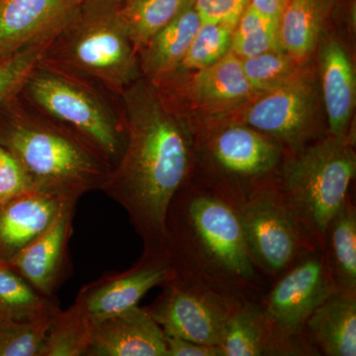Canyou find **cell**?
Returning a JSON list of instances; mask_svg holds the SVG:
<instances>
[{
    "mask_svg": "<svg viewBox=\"0 0 356 356\" xmlns=\"http://www.w3.org/2000/svg\"><path fill=\"white\" fill-rule=\"evenodd\" d=\"M278 49V22L245 7L232 33L229 51L245 60Z\"/></svg>",
    "mask_w": 356,
    "mask_h": 356,
    "instance_id": "83f0119b",
    "label": "cell"
},
{
    "mask_svg": "<svg viewBox=\"0 0 356 356\" xmlns=\"http://www.w3.org/2000/svg\"><path fill=\"white\" fill-rule=\"evenodd\" d=\"M93 324L76 301L67 311H58L44 339L40 356L88 355Z\"/></svg>",
    "mask_w": 356,
    "mask_h": 356,
    "instance_id": "484cf974",
    "label": "cell"
},
{
    "mask_svg": "<svg viewBox=\"0 0 356 356\" xmlns=\"http://www.w3.org/2000/svg\"><path fill=\"white\" fill-rule=\"evenodd\" d=\"M32 191L31 181L18 159L0 146V205Z\"/></svg>",
    "mask_w": 356,
    "mask_h": 356,
    "instance_id": "1f68e13d",
    "label": "cell"
},
{
    "mask_svg": "<svg viewBox=\"0 0 356 356\" xmlns=\"http://www.w3.org/2000/svg\"><path fill=\"white\" fill-rule=\"evenodd\" d=\"M0 261V318L26 320L57 313V304Z\"/></svg>",
    "mask_w": 356,
    "mask_h": 356,
    "instance_id": "d4e9b609",
    "label": "cell"
},
{
    "mask_svg": "<svg viewBox=\"0 0 356 356\" xmlns=\"http://www.w3.org/2000/svg\"><path fill=\"white\" fill-rule=\"evenodd\" d=\"M48 42L32 44L0 60V107L20 95L26 79L41 62Z\"/></svg>",
    "mask_w": 356,
    "mask_h": 356,
    "instance_id": "4dcf8cb0",
    "label": "cell"
},
{
    "mask_svg": "<svg viewBox=\"0 0 356 356\" xmlns=\"http://www.w3.org/2000/svg\"><path fill=\"white\" fill-rule=\"evenodd\" d=\"M81 1H83V0H81ZM114 1H120V2H122V1H123V0H114Z\"/></svg>",
    "mask_w": 356,
    "mask_h": 356,
    "instance_id": "d590c367",
    "label": "cell"
},
{
    "mask_svg": "<svg viewBox=\"0 0 356 356\" xmlns=\"http://www.w3.org/2000/svg\"><path fill=\"white\" fill-rule=\"evenodd\" d=\"M234 28L222 24L202 23L192 40L181 64L161 89L172 88L185 77L215 64L231 50Z\"/></svg>",
    "mask_w": 356,
    "mask_h": 356,
    "instance_id": "4316f807",
    "label": "cell"
},
{
    "mask_svg": "<svg viewBox=\"0 0 356 356\" xmlns=\"http://www.w3.org/2000/svg\"><path fill=\"white\" fill-rule=\"evenodd\" d=\"M287 2L288 0H248V6L252 7L262 15L280 23Z\"/></svg>",
    "mask_w": 356,
    "mask_h": 356,
    "instance_id": "e575fe53",
    "label": "cell"
},
{
    "mask_svg": "<svg viewBox=\"0 0 356 356\" xmlns=\"http://www.w3.org/2000/svg\"><path fill=\"white\" fill-rule=\"evenodd\" d=\"M163 90L175 91L210 113L236 109L259 95L245 76L242 60L231 51L215 64Z\"/></svg>",
    "mask_w": 356,
    "mask_h": 356,
    "instance_id": "5bb4252c",
    "label": "cell"
},
{
    "mask_svg": "<svg viewBox=\"0 0 356 356\" xmlns=\"http://www.w3.org/2000/svg\"><path fill=\"white\" fill-rule=\"evenodd\" d=\"M90 356H168L165 334L147 309L139 306L93 325Z\"/></svg>",
    "mask_w": 356,
    "mask_h": 356,
    "instance_id": "9a60e30c",
    "label": "cell"
},
{
    "mask_svg": "<svg viewBox=\"0 0 356 356\" xmlns=\"http://www.w3.org/2000/svg\"><path fill=\"white\" fill-rule=\"evenodd\" d=\"M81 0H0V60L49 41Z\"/></svg>",
    "mask_w": 356,
    "mask_h": 356,
    "instance_id": "7c38bea8",
    "label": "cell"
},
{
    "mask_svg": "<svg viewBox=\"0 0 356 356\" xmlns=\"http://www.w3.org/2000/svg\"><path fill=\"white\" fill-rule=\"evenodd\" d=\"M165 341L168 356H220L219 348L216 346L168 336H165Z\"/></svg>",
    "mask_w": 356,
    "mask_h": 356,
    "instance_id": "836d02e7",
    "label": "cell"
},
{
    "mask_svg": "<svg viewBox=\"0 0 356 356\" xmlns=\"http://www.w3.org/2000/svg\"><path fill=\"white\" fill-rule=\"evenodd\" d=\"M259 270L280 277L299 255L312 250L285 209L276 185H264L233 205Z\"/></svg>",
    "mask_w": 356,
    "mask_h": 356,
    "instance_id": "ba28073f",
    "label": "cell"
},
{
    "mask_svg": "<svg viewBox=\"0 0 356 356\" xmlns=\"http://www.w3.org/2000/svg\"><path fill=\"white\" fill-rule=\"evenodd\" d=\"M57 313L26 320L0 318V356H40Z\"/></svg>",
    "mask_w": 356,
    "mask_h": 356,
    "instance_id": "f1b7e54d",
    "label": "cell"
},
{
    "mask_svg": "<svg viewBox=\"0 0 356 356\" xmlns=\"http://www.w3.org/2000/svg\"><path fill=\"white\" fill-rule=\"evenodd\" d=\"M118 99L125 146L102 191L127 211L144 257L166 261L168 210L191 175L193 135L177 103L143 76Z\"/></svg>",
    "mask_w": 356,
    "mask_h": 356,
    "instance_id": "6da1fadb",
    "label": "cell"
},
{
    "mask_svg": "<svg viewBox=\"0 0 356 356\" xmlns=\"http://www.w3.org/2000/svg\"><path fill=\"white\" fill-rule=\"evenodd\" d=\"M3 108L0 146L18 159L34 191L77 201L86 192L102 189L111 168L92 147L20 95Z\"/></svg>",
    "mask_w": 356,
    "mask_h": 356,
    "instance_id": "3957f363",
    "label": "cell"
},
{
    "mask_svg": "<svg viewBox=\"0 0 356 356\" xmlns=\"http://www.w3.org/2000/svg\"><path fill=\"white\" fill-rule=\"evenodd\" d=\"M356 172L353 140L330 137L285 161L281 201L311 248L324 250L327 228L348 199Z\"/></svg>",
    "mask_w": 356,
    "mask_h": 356,
    "instance_id": "5b68a950",
    "label": "cell"
},
{
    "mask_svg": "<svg viewBox=\"0 0 356 356\" xmlns=\"http://www.w3.org/2000/svg\"><path fill=\"white\" fill-rule=\"evenodd\" d=\"M323 100L330 135L346 139L356 99L355 67L346 49L339 42H327L320 55Z\"/></svg>",
    "mask_w": 356,
    "mask_h": 356,
    "instance_id": "ac0fdd59",
    "label": "cell"
},
{
    "mask_svg": "<svg viewBox=\"0 0 356 356\" xmlns=\"http://www.w3.org/2000/svg\"><path fill=\"white\" fill-rule=\"evenodd\" d=\"M201 24L191 4L156 33L138 53L142 76L158 88L165 86L181 64Z\"/></svg>",
    "mask_w": 356,
    "mask_h": 356,
    "instance_id": "d6986e66",
    "label": "cell"
},
{
    "mask_svg": "<svg viewBox=\"0 0 356 356\" xmlns=\"http://www.w3.org/2000/svg\"><path fill=\"white\" fill-rule=\"evenodd\" d=\"M305 329L325 355H356V292H334L313 312Z\"/></svg>",
    "mask_w": 356,
    "mask_h": 356,
    "instance_id": "ffe728a7",
    "label": "cell"
},
{
    "mask_svg": "<svg viewBox=\"0 0 356 356\" xmlns=\"http://www.w3.org/2000/svg\"><path fill=\"white\" fill-rule=\"evenodd\" d=\"M334 292L324 250L302 252L281 274L261 306L269 323L270 355L294 351L308 318Z\"/></svg>",
    "mask_w": 356,
    "mask_h": 356,
    "instance_id": "52a82bcc",
    "label": "cell"
},
{
    "mask_svg": "<svg viewBox=\"0 0 356 356\" xmlns=\"http://www.w3.org/2000/svg\"><path fill=\"white\" fill-rule=\"evenodd\" d=\"M19 95L32 108L86 142L110 168L116 165L125 146V125L113 95L41 60Z\"/></svg>",
    "mask_w": 356,
    "mask_h": 356,
    "instance_id": "8992f818",
    "label": "cell"
},
{
    "mask_svg": "<svg viewBox=\"0 0 356 356\" xmlns=\"http://www.w3.org/2000/svg\"><path fill=\"white\" fill-rule=\"evenodd\" d=\"M166 261L172 278L235 306L264 290L240 216L210 191L177 192L168 210Z\"/></svg>",
    "mask_w": 356,
    "mask_h": 356,
    "instance_id": "7a4b0ae2",
    "label": "cell"
},
{
    "mask_svg": "<svg viewBox=\"0 0 356 356\" xmlns=\"http://www.w3.org/2000/svg\"><path fill=\"white\" fill-rule=\"evenodd\" d=\"M316 97L313 81L300 70L287 83L252 99L243 120L245 125L275 138L298 153L310 138Z\"/></svg>",
    "mask_w": 356,
    "mask_h": 356,
    "instance_id": "30bf717a",
    "label": "cell"
},
{
    "mask_svg": "<svg viewBox=\"0 0 356 356\" xmlns=\"http://www.w3.org/2000/svg\"><path fill=\"white\" fill-rule=\"evenodd\" d=\"M120 4L83 0L49 40L42 60L120 95L142 76Z\"/></svg>",
    "mask_w": 356,
    "mask_h": 356,
    "instance_id": "277c9868",
    "label": "cell"
},
{
    "mask_svg": "<svg viewBox=\"0 0 356 356\" xmlns=\"http://www.w3.org/2000/svg\"><path fill=\"white\" fill-rule=\"evenodd\" d=\"M209 154L218 170L238 180H254L268 175L280 163V147L248 125L222 128L209 143Z\"/></svg>",
    "mask_w": 356,
    "mask_h": 356,
    "instance_id": "4fadbf2b",
    "label": "cell"
},
{
    "mask_svg": "<svg viewBox=\"0 0 356 356\" xmlns=\"http://www.w3.org/2000/svg\"><path fill=\"white\" fill-rule=\"evenodd\" d=\"M76 204H67L46 231L7 262L37 291L49 298L57 288L64 267Z\"/></svg>",
    "mask_w": 356,
    "mask_h": 356,
    "instance_id": "2e32d148",
    "label": "cell"
},
{
    "mask_svg": "<svg viewBox=\"0 0 356 356\" xmlns=\"http://www.w3.org/2000/svg\"><path fill=\"white\" fill-rule=\"evenodd\" d=\"M242 64L248 81L259 95L282 86L300 72V63L280 49L245 58Z\"/></svg>",
    "mask_w": 356,
    "mask_h": 356,
    "instance_id": "f546056e",
    "label": "cell"
},
{
    "mask_svg": "<svg viewBox=\"0 0 356 356\" xmlns=\"http://www.w3.org/2000/svg\"><path fill=\"white\" fill-rule=\"evenodd\" d=\"M248 0H193L201 22L235 28Z\"/></svg>",
    "mask_w": 356,
    "mask_h": 356,
    "instance_id": "d6a6232c",
    "label": "cell"
},
{
    "mask_svg": "<svg viewBox=\"0 0 356 356\" xmlns=\"http://www.w3.org/2000/svg\"><path fill=\"white\" fill-rule=\"evenodd\" d=\"M322 24L317 0H290L278 23L281 50L302 63L315 49Z\"/></svg>",
    "mask_w": 356,
    "mask_h": 356,
    "instance_id": "603a6c76",
    "label": "cell"
},
{
    "mask_svg": "<svg viewBox=\"0 0 356 356\" xmlns=\"http://www.w3.org/2000/svg\"><path fill=\"white\" fill-rule=\"evenodd\" d=\"M324 252L336 291L356 292V213L350 199L327 228Z\"/></svg>",
    "mask_w": 356,
    "mask_h": 356,
    "instance_id": "44dd1931",
    "label": "cell"
},
{
    "mask_svg": "<svg viewBox=\"0 0 356 356\" xmlns=\"http://www.w3.org/2000/svg\"><path fill=\"white\" fill-rule=\"evenodd\" d=\"M77 202L32 191L0 205V254L6 264L49 228L67 204Z\"/></svg>",
    "mask_w": 356,
    "mask_h": 356,
    "instance_id": "e0dca14e",
    "label": "cell"
},
{
    "mask_svg": "<svg viewBox=\"0 0 356 356\" xmlns=\"http://www.w3.org/2000/svg\"><path fill=\"white\" fill-rule=\"evenodd\" d=\"M165 284L163 294L147 310L165 336L219 348L229 315L238 306L175 280Z\"/></svg>",
    "mask_w": 356,
    "mask_h": 356,
    "instance_id": "9c48e42d",
    "label": "cell"
},
{
    "mask_svg": "<svg viewBox=\"0 0 356 356\" xmlns=\"http://www.w3.org/2000/svg\"><path fill=\"white\" fill-rule=\"evenodd\" d=\"M172 278V270L168 261L143 257L140 264L127 273L104 277L83 288L76 302L89 320L96 324L139 306L149 290Z\"/></svg>",
    "mask_w": 356,
    "mask_h": 356,
    "instance_id": "8fae6325",
    "label": "cell"
},
{
    "mask_svg": "<svg viewBox=\"0 0 356 356\" xmlns=\"http://www.w3.org/2000/svg\"><path fill=\"white\" fill-rule=\"evenodd\" d=\"M191 4L193 0H123L121 17L137 53Z\"/></svg>",
    "mask_w": 356,
    "mask_h": 356,
    "instance_id": "cb8c5ba5",
    "label": "cell"
},
{
    "mask_svg": "<svg viewBox=\"0 0 356 356\" xmlns=\"http://www.w3.org/2000/svg\"><path fill=\"white\" fill-rule=\"evenodd\" d=\"M270 332L261 306L248 302L236 307L225 327L220 356H261L268 355Z\"/></svg>",
    "mask_w": 356,
    "mask_h": 356,
    "instance_id": "7402d4cb",
    "label": "cell"
}]
</instances>
